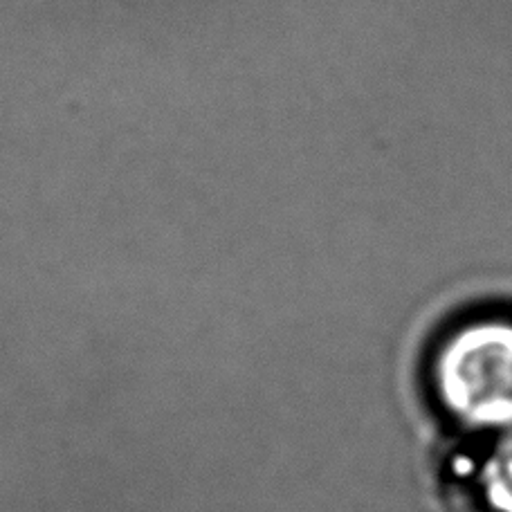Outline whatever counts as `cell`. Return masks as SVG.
Wrapping results in <instances>:
<instances>
[{"mask_svg": "<svg viewBox=\"0 0 512 512\" xmlns=\"http://www.w3.org/2000/svg\"><path fill=\"white\" fill-rule=\"evenodd\" d=\"M429 382L454 423L512 434V319L486 315L456 326L436 346Z\"/></svg>", "mask_w": 512, "mask_h": 512, "instance_id": "6da1fadb", "label": "cell"}, {"mask_svg": "<svg viewBox=\"0 0 512 512\" xmlns=\"http://www.w3.org/2000/svg\"><path fill=\"white\" fill-rule=\"evenodd\" d=\"M479 490L490 512H512V434H504L483 459Z\"/></svg>", "mask_w": 512, "mask_h": 512, "instance_id": "7a4b0ae2", "label": "cell"}]
</instances>
